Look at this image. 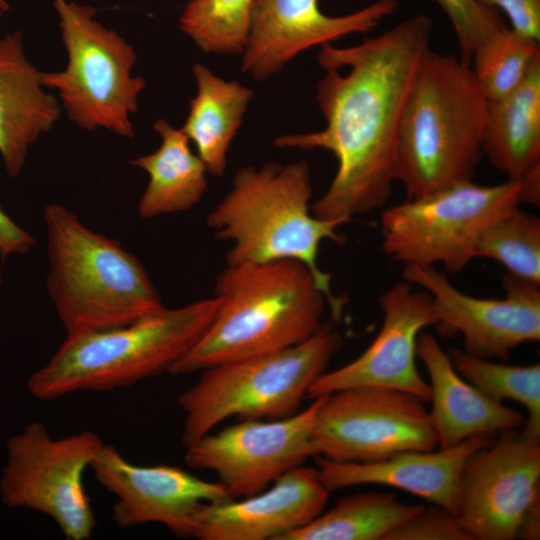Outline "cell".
<instances>
[{"instance_id":"1","label":"cell","mask_w":540,"mask_h":540,"mask_svg":"<svg viewBox=\"0 0 540 540\" xmlns=\"http://www.w3.org/2000/svg\"><path fill=\"white\" fill-rule=\"evenodd\" d=\"M431 32L432 19L418 13L354 46L321 45L325 74L316 99L325 128L274 140L280 148L325 149L337 159L330 186L311 205L317 218L345 224L387 202L401 119Z\"/></svg>"},{"instance_id":"2","label":"cell","mask_w":540,"mask_h":540,"mask_svg":"<svg viewBox=\"0 0 540 540\" xmlns=\"http://www.w3.org/2000/svg\"><path fill=\"white\" fill-rule=\"evenodd\" d=\"M220 304L200 339L170 369L186 375L296 345L322 325L327 299L301 262L228 265L216 279Z\"/></svg>"},{"instance_id":"3","label":"cell","mask_w":540,"mask_h":540,"mask_svg":"<svg viewBox=\"0 0 540 540\" xmlns=\"http://www.w3.org/2000/svg\"><path fill=\"white\" fill-rule=\"evenodd\" d=\"M313 189L305 161L246 166L231 189L209 213L216 238L230 243L228 265L294 260L304 264L323 291L332 318H341L345 299L331 288V276L318 265L320 245L342 244L341 221L317 218L311 211Z\"/></svg>"},{"instance_id":"4","label":"cell","mask_w":540,"mask_h":540,"mask_svg":"<svg viewBox=\"0 0 540 540\" xmlns=\"http://www.w3.org/2000/svg\"><path fill=\"white\" fill-rule=\"evenodd\" d=\"M487 105L470 62L426 52L397 141L395 180L409 199L472 179L483 157Z\"/></svg>"},{"instance_id":"5","label":"cell","mask_w":540,"mask_h":540,"mask_svg":"<svg viewBox=\"0 0 540 540\" xmlns=\"http://www.w3.org/2000/svg\"><path fill=\"white\" fill-rule=\"evenodd\" d=\"M214 297L162 308L130 323L67 335L49 361L27 381L39 400L78 391H112L169 372L211 324Z\"/></svg>"},{"instance_id":"6","label":"cell","mask_w":540,"mask_h":540,"mask_svg":"<svg viewBox=\"0 0 540 540\" xmlns=\"http://www.w3.org/2000/svg\"><path fill=\"white\" fill-rule=\"evenodd\" d=\"M46 289L67 335L114 327L164 308L139 259L59 203L43 211Z\"/></svg>"},{"instance_id":"7","label":"cell","mask_w":540,"mask_h":540,"mask_svg":"<svg viewBox=\"0 0 540 540\" xmlns=\"http://www.w3.org/2000/svg\"><path fill=\"white\" fill-rule=\"evenodd\" d=\"M342 345V335L327 321L296 345L201 371L177 398L185 414L183 445L231 417L274 420L295 414Z\"/></svg>"},{"instance_id":"8","label":"cell","mask_w":540,"mask_h":540,"mask_svg":"<svg viewBox=\"0 0 540 540\" xmlns=\"http://www.w3.org/2000/svg\"><path fill=\"white\" fill-rule=\"evenodd\" d=\"M539 199L540 168L496 185L457 182L386 209L382 249L405 264L441 263L458 273L475 258L476 242L495 218L522 202L539 205Z\"/></svg>"},{"instance_id":"9","label":"cell","mask_w":540,"mask_h":540,"mask_svg":"<svg viewBox=\"0 0 540 540\" xmlns=\"http://www.w3.org/2000/svg\"><path fill=\"white\" fill-rule=\"evenodd\" d=\"M53 4L67 65L61 71L41 72L42 85L58 92L69 120L81 128H103L133 138L130 116L146 87L142 77L132 75L133 47L95 20V8L66 0Z\"/></svg>"},{"instance_id":"10","label":"cell","mask_w":540,"mask_h":540,"mask_svg":"<svg viewBox=\"0 0 540 540\" xmlns=\"http://www.w3.org/2000/svg\"><path fill=\"white\" fill-rule=\"evenodd\" d=\"M103 444L91 431L54 439L43 423L26 425L7 442L2 502L46 514L68 540L89 539L96 519L83 475Z\"/></svg>"},{"instance_id":"11","label":"cell","mask_w":540,"mask_h":540,"mask_svg":"<svg viewBox=\"0 0 540 540\" xmlns=\"http://www.w3.org/2000/svg\"><path fill=\"white\" fill-rule=\"evenodd\" d=\"M498 433L464 464L455 516L472 540L539 539L540 437Z\"/></svg>"},{"instance_id":"12","label":"cell","mask_w":540,"mask_h":540,"mask_svg":"<svg viewBox=\"0 0 540 540\" xmlns=\"http://www.w3.org/2000/svg\"><path fill=\"white\" fill-rule=\"evenodd\" d=\"M312 440L317 456L355 463L438 447L422 399L402 390L375 386L322 395Z\"/></svg>"},{"instance_id":"13","label":"cell","mask_w":540,"mask_h":540,"mask_svg":"<svg viewBox=\"0 0 540 540\" xmlns=\"http://www.w3.org/2000/svg\"><path fill=\"white\" fill-rule=\"evenodd\" d=\"M295 414L274 420L243 419L209 432L186 447L191 469L214 472L233 499L257 494L317 456L313 423L321 396Z\"/></svg>"},{"instance_id":"14","label":"cell","mask_w":540,"mask_h":540,"mask_svg":"<svg viewBox=\"0 0 540 540\" xmlns=\"http://www.w3.org/2000/svg\"><path fill=\"white\" fill-rule=\"evenodd\" d=\"M403 277L430 295L437 325L461 333L468 354L506 361L515 347L540 340L538 285L505 274V297L490 299L461 292L434 265L405 264Z\"/></svg>"},{"instance_id":"15","label":"cell","mask_w":540,"mask_h":540,"mask_svg":"<svg viewBox=\"0 0 540 540\" xmlns=\"http://www.w3.org/2000/svg\"><path fill=\"white\" fill-rule=\"evenodd\" d=\"M90 467L97 481L117 497L112 518L121 528L160 523L178 537H193L203 506L233 499L219 481H206L171 465H135L110 445L103 444Z\"/></svg>"},{"instance_id":"16","label":"cell","mask_w":540,"mask_h":540,"mask_svg":"<svg viewBox=\"0 0 540 540\" xmlns=\"http://www.w3.org/2000/svg\"><path fill=\"white\" fill-rule=\"evenodd\" d=\"M379 303L383 322L375 339L353 361L322 373L309 387L308 399L351 387L375 386L429 401L428 382L416 366V347L423 329L438 322L430 295L403 281L385 291Z\"/></svg>"},{"instance_id":"17","label":"cell","mask_w":540,"mask_h":540,"mask_svg":"<svg viewBox=\"0 0 540 540\" xmlns=\"http://www.w3.org/2000/svg\"><path fill=\"white\" fill-rule=\"evenodd\" d=\"M398 7V0H377L332 17L320 10L318 0H255L241 69L265 80L311 47L371 31Z\"/></svg>"},{"instance_id":"18","label":"cell","mask_w":540,"mask_h":540,"mask_svg":"<svg viewBox=\"0 0 540 540\" xmlns=\"http://www.w3.org/2000/svg\"><path fill=\"white\" fill-rule=\"evenodd\" d=\"M330 491L316 468L299 466L265 490L245 498L206 504L196 517L200 540H281L326 507Z\"/></svg>"},{"instance_id":"19","label":"cell","mask_w":540,"mask_h":540,"mask_svg":"<svg viewBox=\"0 0 540 540\" xmlns=\"http://www.w3.org/2000/svg\"><path fill=\"white\" fill-rule=\"evenodd\" d=\"M494 439V434H479L450 448L405 451L370 463L314 458L319 478L330 492L363 484L384 485L425 499L455 515L464 464Z\"/></svg>"},{"instance_id":"20","label":"cell","mask_w":540,"mask_h":540,"mask_svg":"<svg viewBox=\"0 0 540 540\" xmlns=\"http://www.w3.org/2000/svg\"><path fill=\"white\" fill-rule=\"evenodd\" d=\"M416 354L428 373L432 404L429 416L440 449L456 446L475 435L523 427L526 418L522 413L489 398L467 382L434 336L421 332Z\"/></svg>"},{"instance_id":"21","label":"cell","mask_w":540,"mask_h":540,"mask_svg":"<svg viewBox=\"0 0 540 540\" xmlns=\"http://www.w3.org/2000/svg\"><path fill=\"white\" fill-rule=\"evenodd\" d=\"M43 87L21 32L0 38V155L12 178L22 171L29 148L60 117L59 102Z\"/></svg>"},{"instance_id":"22","label":"cell","mask_w":540,"mask_h":540,"mask_svg":"<svg viewBox=\"0 0 540 540\" xmlns=\"http://www.w3.org/2000/svg\"><path fill=\"white\" fill-rule=\"evenodd\" d=\"M483 155L508 179L540 167V61L517 89L488 101Z\"/></svg>"},{"instance_id":"23","label":"cell","mask_w":540,"mask_h":540,"mask_svg":"<svg viewBox=\"0 0 540 540\" xmlns=\"http://www.w3.org/2000/svg\"><path fill=\"white\" fill-rule=\"evenodd\" d=\"M153 127L161 137L160 147L130 162L149 176L138 203V214L143 219L189 210L207 189V169L192 151L183 130L172 127L165 119L157 120Z\"/></svg>"},{"instance_id":"24","label":"cell","mask_w":540,"mask_h":540,"mask_svg":"<svg viewBox=\"0 0 540 540\" xmlns=\"http://www.w3.org/2000/svg\"><path fill=\"white\" fill-rule=\"evenodd\" d=\"M192 71L197 93L189 101V113L181 129L195 145L207 172L221 176L253 91L237 81L218 77L200 63Z\"/></svg>"},{"instance_id":"25","label":"cell","mask_w":540,"mask_h":540,"mask_svg":"<svg viewBox=\"0 0 540 540\" xmlns=\"http://www.w3.org/2000/svg\"><path fill=\"white\" fill-rule=\"evenodd\" d=\"M394 493L363 492L339 498L328 511L281 540H385L397 526L423 510Z\"/></svg>"},{"instance_id":"26","label":"cell","mask_w":540,"mask_h":540,"mask_svg":"<svg viewBox=\"0 0 540 540\" xmlns=\"http://www.w3.org/2000/svg\"><path fill=\"white\" fill-rule=\"evenodd\" d=\"M455 370L489 398L513 400L527 411L521 431L540 437V365H509L452 348L447 352Z\"/></svg>"},{"instance_id":"27","label":"cell","mask_w":540,"mask_h":540,"mask_svg":"<svg viewBox=\"0 0 540 540\" xmlns=\"http://www.w3.org/2000/svg\"><path fill=\"white\" fill-rule=\"evenodd\" d=\"M475 257L492 259L507 274L540 286V220L514 207L495 218L480 234Z\"/></svg>"},{"instance_id":"28","label":"cell","mask_w":540,"mask_h":540,"mask_svg":"<svg viewBox=\"0 0 540 540\" xmlns=\"http://www.w3.org/2000/svg\"><path fill=\"white\" fill-rule=\"evenodd\" d=\"M538 61L539 41L505 26L476 49L470 65L487 101H494L517 89Z\"/></svg>"},{"instance_id":"29","label":"cell","mask_w":540,"mask_h":540,"mask_svg":"<svg viewBox=\"0 0 540 540\" xmlns=\"http://www.w3.org/2000/svg\"><path fill=\"white\" fill-rule=\"evenodd\" d=\"M255 0H190L180 28L205 53H243Z\"/></svg>"},{"instance_id":"30","label":"cell","mask_w":540,"mask_h":540,"mask_svg":"<svg viewBox=\"0 0 540 540\" xmlns=\"http://www.w3.org/2000/svg\"><path fill=\"white\" fill-rule=\"evenodd\" d=\"M449 19L461 58L470 62L476 49L505 27L494 8L479 0H433Z\"/></svg>"},{"instance_id":"31","label":"cell","mask_w":540,"mask_h":540,"mask_svg":"<svg viewBox=\"0 0 540 540\" xmlns=\"http://www.w3.org/2000/svg\"><path fill=\"white\" fill-rule=\"evenodd\" d=\"M385 540H472L457 517L434 505L397 526Z\"/></svg>"},{"instance_id":"32","label":"cell","mask_w":540,"mask_h":540,"mask_svg":"<svg viewBox=\"0 0 540 540\" xmlns=\"http://www.w3.org/2000/svg\"><path fill=\"white\" fill-rule=\"evenodd\" d=\"M483 4L503 10L516 33L539 41L540 0H479Z\"/></svg>"},{"instance_id":"33","label":"cell","mask_w":540,"mask_h":540,"mask_svg":"<svg viewBox=\"0 0 540 540\" xmlns=\"http://www.w3.org/2000/svg\"><path fill=\"white\" fill-rule=\"evenodd\" d=\"M35 244L34 237L18 226L0 207V257L28 253Z\"/></svg>"},{"instance_id":"34","label":"cell","mask_w":540,"mask_h":540,"mask_svg":"<svg viewBox=\"0 0 540 540\" xmlns=\"http://www.w3.org/2000/svg\"><path fill=\"white\" fill-rule=\"evenodd\" d=\"M9 9V4L6 0H0V17Z\"/></svg>"}]
</instances>
